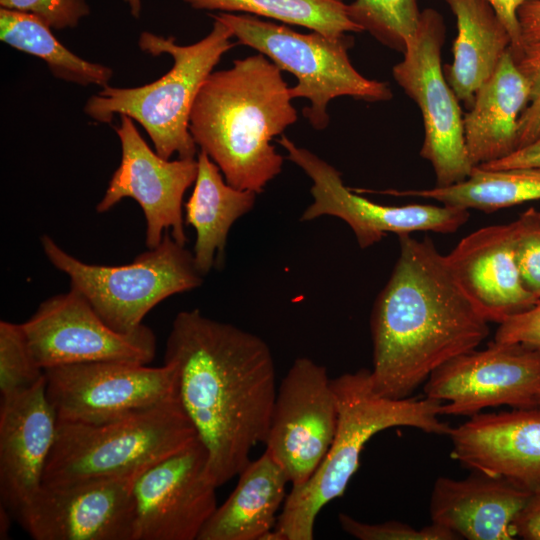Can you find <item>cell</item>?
Masks as SVG:
<instances>
[{
    "label": "cell",
    "instance_id": "obj_1",
    "mask_svg": "<svg viewBox=\"0 0 540 540\" xmlns=\"http://www.w3.org/2000/svg\"><path fill=\"white\" fill-rule=\"evenodd\" d=\"M164 363L176 368L180 403L219 487L266 440L278 389L271 350L259 336L193 309L175 316Z\"/></svg>",
    "mask_w": 540,
    "mask_h": 540
},
{
    "label": "cell",
    "instance_id": "obj_2",
    "mask_svg": "<svg viewBox=\"0 0 540 540\" xmlns=\"http://www.w3.org/2000/svg\"><path fill=\"white\" fill-rule=\"evenodd\" d=\"M399 256L370 319L374 390L404 399L439 367L476 349L488 321L432 240L399 236Z\"/></svg>",
    "mask_w": 540,
    "mask_h": 540
},
{
    "label": "cell",
    "instance_id": "obj_3",
    "mask_svg": "<svg viewBox=\"0 0 540 540\" xmlns=\"http://www.w3.org/2000/svg\"><path fill=\"white\" fill-rule=\"evenodd\" d=\"M281 70L258 53L212 72L195 99L189 130L226 182L257 194L280 174L271 141L298 118Z\"/></svg>",
    "mask_w": 540,
    "mask_h": 540
},
{
    "label": "cell",
    "instance_id": "obj_4",
    "mask_svg": "<svg viewBox=\"0 0 540 540\" xmlns=\"http://www.w3.org/2000/svg\"><path fill=\"white\" fill-rule=\"evenodd\" d=\"M338 404V424L332 444L314 474L287 494L274 540H312L321 509L343 495L357 471L365 444L377 433L408 426L431 434L449 435L442 422L441 402L423 399H392L378 394L370 370L362 368L332 379Z\"/></svg>",
    "mask_w": 540,
    "mask_h": 540
},
{
    "label": "cell",
    "instance_id": "obj_5",
    "mask_svg": "<svg viewBox=\"0 0 540 540\" xmlns=\"http://www.w3.org/2000/svg\"><path fill=\"white\" fill-rule=\"evenodd\" d=\"M232 37V31L216 19L209 34L190 45H178L172 36L142 32L139 48L153 56L169 54L171 69L140 87L104 86L87 100L84 112L108 124L116 114L126 115L142 125L162 158L170 159L174 154L182 159L196 158L197 145L189 130L191 111L201 86L233 47Z\"/></svg>",
    "mask_w": 540,
    "mask_h": 540
},
{
    "label": "cell",
    "instance_id": "obj_6",
    "mask_svg": "<svg viewBox=\"0 0 540 540\" xmlns=\"http://www.w3.org/2000/svg\"><path fill=\"white\" fill-rule=\"evenodd\" d=\"M197 437L180 400L102 423L58 421L43 485L144 471Z\"/></svg>",
    "mask_w": 540,
    "mask_h": 540
},
{
    "label": "cell",
    "instance_id": "obj_7",
    "mask_svg": "<svg viewBox=\"0 0 540 540\" xmlns=\"http://www.w3.org/2000/svg\"><path fill=\"white\" fill-rule=\"evenodd\" d=\"M211 17L225 24L240 44L297 78V84L289 88L290 96L310 101L303 115L316 130L328 126V104L336 97L380 102L393 96L386 82L368 79L354 68L348 56L353 40L347 34L299 33L249 14L219 12Z\"/></svg>",
    "mask_w": 540,
    "mask_h": 540
},
{
    "label": "cell",
    "instance_id": "obj_8",
    "mask_svg": "<svg viewBox=\"0 0 540 540\" xmlns=\"http://www.w3.org/2000/svg\"><path fill=\"white\" fill-rule=\"evenodd\" d=\"M40 242L49 262L70 278V288L121 333L138 329L143 318L166 298L203 283L204 276L196 267L193 252L176 242L169 231L158 246L118 266L83 262L46 234Z\"/></svg>",
    "mask_w": 540,
    "mask_h": 540
},
{
    "label": "cell",
    "instance_id": "obj_9",
    "mask_svg": "<svg viewBox=\"0 0 540 540\" xmlns=\"http://www.w3.org/2000/svg\"><path fill=\"white\" fill-rule=\"evenodd\" d=\"M445 32L439 12L421 11L403 59L392 69L394 80L420 109L424 125L420 155L431 163L438 187L464 181L475 168L466 147L460 101L441 66Z\"/></svg>",
    "mask_w": 540,
    "mask_h": 540
},
{
    "label": "cell",
    "instance_id": "obj_10",
    "mask_svg": "<svg viewBox=\"0 0 540 540\" xmlns=\"http://www.w3.org/2000/svg\"><path fill=\"white\" fill-rule=\"evenodd\" d=\"M58 421L102 423L179 400L174 365L92 362L44 369Z\"/></svg>",
    "mask_w": 540,
    "mask_h": 540
},
{
    "label": "cell",
    "instance_id": "obj_11",
    "mask_svg": "<svg viewBox=\"0 0 540 540\" xmlns=\"http://www.w3.org/2000/svg\"><path fill=\"white\" fill-rule=\"evenodd\" d=\"M21 327L43 369L92 362L147 365L156 353L149 327L143 324L130 333L114 330L72 288L43 301Z\"/></svg>",
    "mask_w": 540,
    "mask_h": 540
},
{
    "label": "cell",
    "instance_id": "obj_12",
    "mask_svg": "<svg viewBox=\"0 0 540 540\" xmlns=\"http://www.w3.org/2000/svg\"><path fill=\"white\" fill-rule=\"evenodd\" d=\"M278 142L287 151V158L312 180L313 202L300 220L337 217L350 226L362 249L378 243L388 233H453L469 219L468 209L444 204L392 206L373 202L353 193L344 185L341 173L310 150L297 146L285 135Z\"/></svg>",
    "mask_w": 540,
    "mask_h": 540
},
{
    "label": "cell",
    "instance_id": "obj_13",
    "mask_svg": "<svg viewBox=\"0 0 540 540\" xmlns=\"http://www.w3.org/2000/svg\"><path fill=\"white\" fill-rule=\"evenodd\" d=\"M338 424V404L327 368L308 357L294 360L281 380L266 449L292 487L303 485L328 452Z\"/></svg>",
    "mask_w": 540,
    "mask_h": 540
},
{
    "label": "cell",
    "instance_id": "obj_14",
    "mask_svg": "<svg viewBox=\"0 0 540 540\" xmlns=\"http://www.w3.org/2000/svg\"><path fill=\"white\" fill-rule=\"evenodd\" d=\"M425 397L441 402V415L478 414L484 408L536 407L540 394V352L521 344L493 341L463 353L426 380Z\"/></svg>",
    "mask_w": 540,
    "mask_h": 540
},
{
    "label": "cell",
    "instance_id": "obj_15",
    "mask_svg": "<svg viewBox=\"0 0 540 540\" xmlns=\"http://www.w3.org/2000/svg\"><path fill=\"white\" fill-rule=\"evenodd\" d=\"M208 463L197 437L137 478L133 540H198L218 507Z\"/></svg>",
    "mask_w": 540,
    "mask_h": 540
},
{
    "label": "cell",
    "instance_id": "obj_16",
    "mask_svg": "<svg viewBox=\"0 0 540 540\" xmlns=\"http://www.w3.org/2000/svg\"><path fill=\"white\" fill-rule=\"evenodd\" d=\"M144 471L42 485L16 519L34 540H133V489Z\"/></svg>",
    "mask_w": 540,
    "mask_h": 540
},
{
    "label": "cell",
    "instance_id": "obj_17",
    "mask_svg": "<svg viewBox=\"0 0 540 540\" xmlns=\"http://www.w3.org/2000/svg\"><path fill=\"white\" fill-rule=\"evenodd\" d=\"M114 129L121 143V161L96 211L104 213L122 199L132 198L144 213L148 249L158 246L166 231L185 245L182 203L185 192L195 183L197 158H162L147 145L126 115L120 116V125Z\"/></svg>",
    "mask_w": 540,
    "mask_h": 540
},
{
    "label": "cell",
    "instance_id": "obj_18",
    "mask_svg": "<svg viewBox=\"0 0 540 540\" xmlns=\"http://www.w3.org/2000/svg\"><path fill=\"white\" fill-rule=\"evenodd\" d=\"M449 436L452 458L465 467L540 492V407L478 413Z\"/></svg>",
    "mask_w": 540,
    "mask_h": 540
},
{
    "label": "cell",
    "instance_id": "obj_19",
    "mask_svg": "<svg viewBox=\"0 0 540 540\" xmlns=\"http://www.w3.org/2000/svg\"><path fill=\"white\" fill-rule=\"evenodd\" d=\"M57 425L45 378L21 394L1 399L0 496L15 517L43 485Z\"/></svg>",
    "mask_w": 540,
    "mask_h": 540
},
{
    "label": "cell",
    "instance_id": "obj_20",
    "mask_svg": "<svg viewBox=\"0 0 540 540\" xmlns=\"http://www.w3.org/2000/svg\"><path fill=\"white\" fill-rule=\"evenodd\" d=\"M445 256L455 279L488 322L500 324L539 301L522 281L512 222L472 232Z\"/></svg>",
    "mask_w": 540,
    "mask_h": 540
},
{
    "label": "cell",
    "instance_id": "obj_21",
    "mask_svg": "<svg viewBox=\"0 0 540 540\" xmlns=\"http://www.w3.org/2000/svg\"><path fill=\"white\" fill-rule=\"evenodd\" d=\"M530 495L480 472L460 480L439 477L431 493L430 517L459 539L510 540L515 538L514 520Z\"/></svg>",
    "mask_w": 540,
    "mask_h": 540
},
{
    "label": "cell",
    "instance_id": "obj_22",
    "mask_svg": "<svg viewBox=\"0 0 540 540\" xmlns=\"http://www.w3.org/2000/svg\"><path fill=\"white\" fill-rule=\"evenodd\" d=\"M530 94V84L509 49L476 91L472 106L463 116L466 147L475 167L518 149L519 121Z\"/></svg>",
    "mask_w": 540,
    "mask_h": 540
},
{
    "label": "cell",
    "instance_id": "obj_23",
    "mask_svg": "<svg viewBox=\"0 0 540 540\" xmlns=\"http://www.w3.org/2000/svg\"><path fill=\"white\" fill-rule=\"evenodd\" d=\"M288 483L284 469L264 451L238 474L235 489L217 507L198 540H264L275 529Z\"/></svg>",
    "mask_w": 540,
    "mask_h": 540
},
{
    "label": "cell",
    "instance_id": "obj_24",
    "mask_svg": "<svg viewBox=\"0 0 540 540\" xmlns=\"http://www.w3.org/2000/svg\"><path fill=\"white\" fill-rule=\"evenodd\" d=\"M198 172L192 194L184 204L185 224L196 233L193 255L202 276L224 263L232 225L250 212L257 193L229 185L219 167L203 151L197 154Z\"/></svg>",
    "mask_w": 540,
    "mask_h": 540
},
{
    "label": "cell",
    "instance_id": "obj_25",
    "mask_svg": "<svg viewBox=\"0 0 540 540\" xmlns=\"http://www.w3.org/2000/svg\"><path fill=\"white\" fill-rule=\"evenodd\" d=\"M456 17L453 61L443 70L459 101L469 109L479 87L511 48L510 34L487 0H445Z\"/></svg>",
    "mask_w": 540,
    "mask_h": 540
},
{
    "label": "cell",
    "instance_id": "obj_26",
    "mask_svg": "<svg viewBox=\"0 0 540 540\" xmlns=\"http://www.w3.org/2000/svg\"><path fill=\"white\" fill-rule=\"evenodd\" d=\"M389 193L428 198L444 205L490 213L540 200V168L488 170L475 167L468 178L450 186Z\"/></svg>",
    "mask_w": 540,
    "mask_h": 540
},
{
    "label": "cell",
    "instance_id": "obj_27",
    "mask_svg": "<svg viewBox=\"0 0 540 540\" xmlns=\"http://www.w3.org/2000/svg\"><path fill=\"white\" fill-rule=\"evenodd\" d=\"M0 39L19 51L42 59L55 77L67 82L104 87L113 76L110 67L89 62L67 49L48 25L29 13L1 7Z\"/></svg>",
    "mask_w": 540,
    "mask_h": 540
},
{
    "label": "cell",
    "instance_id": "obj_28",
    "mask_svg": "<svg viewBox=\"0 0 540 540\" xmlns=\"http://www.w3.org/2000/svg\"><path fill=\"white\" fill-rule=\"evenodd\" d=\"M199 10L243 13L302 26L328 36L361 29L349 18L343 0H184Z\"/></svg>",
    "mask_w": 540,
    "mask_h": 540
},
{
    "label": "cell",
    "instance_id": "obj_29",
    "mask_svg": "<svg viewBox=\"0 0 540 540\" xmlns=\"http://www.w3.org/2000/svg\"><path fill=\"white\" fill-rule=\"evenodd\" d=\"M347 13L361 31L401 53L415 34L421 15L418 0H354L347 4Z\"/></svg>",
    "mask_w": 540,
    "mask_h": 540
},
{
    "label": "cell",
    "instance_id": "obj_30",
    "mask_svg": "<svg viewBox=\"0 0 540 540\" xmlns=\"http://www.w3.org/2000/svg\"><path fill=\"white\" fill-rule=\"evenodd\" d=\"M45 378L36 361L21 324L0 322L1 399L21 394Z\"/></svg>",
    "mask_w": 540,
    "mask_h": 540
},
{
    "label": "cell",
    "instance_id": "obj_31",
    "mask_svg": "<svg viewBox=\"0 0 540 540\" xmlns=\"http://www.w3.org/2000/svg\"><path fill=\"white\" fill-rule=\"evenodd\" d=\"M512 225L522 281L528 291L540 300V212L529 208Z\"/></svg>",
    "mask_w": 540,
    "mask_h": 540
},
{
    "label": "cell",
    "instance_id": "obj_32",
    "mask_svg": "<svg viewBox=\"0 0 540 540\" xmlns=\"http://www.w3.org/2000/svg\"><path fill=\"white\" fill-rule=\"evenodd\" d=\"M338 522L343 531L360 540H454L459 539L450 530L432 523L422 528H414L406 523L390 520L369 524L352 516L339 513Z\"/></svg>",
    "mask_w": 540,
    "mask_h": 540
},
{
    "label": "cell",
    "instance_id": "obj_33",
    "mask_svg": "<svg viewBox=\"0 0 540 540\" xmlns=\"http://www.w3.org/2000/svg\"><path fill=\"white\" fill-rule=\"evenodd\" d=\"M513 57L531 87L529 104L519 121L520 149L535 140L540 133V40L525 44L521 52Z\"/></svg>",
    "mask_w": 540,
    "mask_h": 540
},
{
    "label": "cell",
    "instance_id": "obj_34",
    "mask_svg": "<svg viewBox=\"0 0 540 540\" xmlns=\"http://www.w3.org/2000/svg\"><path fill=\"white\" fill-rule=\"evenodd\" d=\"M0 6L32 14L51 29L74 28L90 13L85 0H0Z\"/></svg>",
    "mask_w": 540,
    "mask_h": 540
},
{
    "label": "cell",
    "instance_id": "obj_35",
    "mask_svg": "<svg viewBox=\"0 0 540 540\" xmlns=\"http://www.w3.org/2000/svg\"><path fill=\"white\" fill-rule=\"evenodd\" d=\"M494 341L521 344L540 352V300L500 323Z\"/></svg>",
    "mask_w": 540,
    "mask_h": 540
},
{
    "label": "cell",
    "instance_id": "obj_36",
    "mask_svg": "<svg viewBox=\"0 0 540 540\" xmlns=\"http://www.w3.org/2000/svg\"><path fill=\"white\" fill-rule=\"evenodd\" d=\"M515 537L540 540V492L531 493L513 523Z\"/></svg>",
    "mask_w": 540,
    "mask_h": 540
},
{
    "label": "cell",
    "instance_id": "obj_37",
    "mask_svg": "<svg viewBox=\"0 0 540 540\" xmlns=\"http://www.w3.org/2000/svg\"><path fill=\"white\" fill-rule=\"evenodd\" d=\"M493 9L496 11L500 20L503 22L507 28L512 45L511 52L512 54L518 55L524 44L521 36V29L518 20V11L520 7L529 0H487Z\"/></svg>",
    "mask_w": 540,
    "mask_h": 540
},
{
    "label": "cell",
    "instance_id": "obj_38",
    "mask_svg": "<svg viewBox=\"0 0 540 540\" xmlns=\"http://www.w3.org/2000/svg\"><path fill=\"white\" fill-rule=\"evenodd\" d=\"M488 170L540 168V133L535 140L497 161L477 166Z\"/></svg>",
    "mask_w": 540,
    "mask_h": 540
},
{
    "label": "cell",
    "instance_id": "obj_39",
    "mask_svg": "<svg viewBox=\"0 0 540 540\" xmlns=\"http://www.w3.org/2000/svg\"><path fill=\"white\" fill-rule=\"evenodd\" d=\"M523 44L540 40V0H529L518 11Z\"/></svg>",
    "mask_w": 540,
    "mask_h": 540
},
{
    "label": "cell",
    "instance_id": "obj_40",
    "mask_svg": "<svg viewBox=\"0 0 540 540\" xmlns=\"http://www.w3.org/2000/svg\"><path fill=\"white\" fill-rule=\"evenodd\" d=\"M12 513L2 504L0 505V539L6 540L9 538V530L11 527Z\"/></svg>",
    "mask_w": 540,
    "mask_h": 540
},
{
    "label": "cell",
    "instance_id": "obj_41",
    "mask_svg": "<svg viewBox=\"0 0 540 540\" xmlns=\"http://www.w3.org/2000/svg\"><path fill=\"white\" fill-rule=\"evenodd\" d=\"M130 9V13L135 18H139L141 14V0H123Z\"/></svg>",
    "mask_w": 540,
    "mask_h": 540
},
{
    "label": "cell",
    "instance_id": "obj_42",
    "mask_svg": "<svg viewBox=\"0 0 540 540\" xmlns=\"http://www.w3.org/2000/svg\"><path fill=\"white\" fill-rule=\"evenodd\" d=\"M536 407H540V394H539V396H538V398H537V404H536Z\"/></svg>",
    "mask_w": 540,
    "mask_h": 540
}]
</instances>
